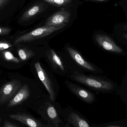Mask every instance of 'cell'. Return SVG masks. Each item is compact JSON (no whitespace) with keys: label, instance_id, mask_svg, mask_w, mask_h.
<instances>
[{"label":"cell","instance_id":"28","mask_svg":"<svg viewBox=\"0 0 127 127\" xmlns=\"http://www.w3.org/2000/svg\"><path fill=\"white\" fill-rule=\"evenodd\" d=\"M0 123H1V121H0Z\"/></svg>","mask_w":127,"mask_h":127},{"label":"cell","instance_id":"21","mask_svg":"<svg viewBox=\"0 0 127 127\" xmlns=\"http://www.w3.org/2000/svg\"><path fill=\"white\" fill-rule=\"evenodd\" d=\"M119 87H127V66L124 75L123 77L121 85Z\"/></svg>","mask_w":127,"mask_h":127},{"label":"cell","instance_id":"11","mask_svg":"<svg viewBox=\"0 0 127 127\" xmlns=\"http://www.w3.org/2000/svg\"><path fill=\"white\" fill-rule=\"evenodd\" d=\"M16 0H0V16H8L15 11Z\"/></svg>","mask_w":127,"mask_h":127},{"label":"cell","instance_id":"20","mask_svg":"<svg viewBox=\"0 0 127 127\" xmlns=\"http://www.w3.org/2000/svg\"><path fill=\"white\" fill-rule=\"evenodd\" d=\"M118 93L125 98H127V87H119L117 90Z\"/></svg>","mask_w":127,"mask_h":127},{"label":"cell","instance_id":"4","mask_svg":"<svg viewBox=\"0 0 127 127\" xmlns=\"http://www.w3.org/2000/svg\"><path fill=\"white\" fill-rule=\"evenodd\" d=\"M20 81L14 80L3 86L0 90V106L7 103L21 89Z\"/></svg>","mask_w":127,"mask_h":127},{"label":"cell","instance_id":"24","mask_svg":"<svg viewBox=\"0 0 127 127\" xmlns=\"http://www.w3.org/2000/svg\"><path fill=\"white\" fill-rule=\"evenodd\" d=\"M4 127H18L15 125L10 123L7 121H5L4 124Z\"/></svg>","mask_w":127,"mask_h":127},{"label":"cell","instance_id":"16","mask_svg":"<svg viewBox=\"0 0 127 127\" xmlns=\"http://www.w3.org/2000/svg\"><path fill=\"white\" fill-rule=\"evenodd\" d=\"M18 54L20 59L23 61L27 60L33 56L32 51L26 49H19L18 51Z\"/></svg>","mask_w":127,"mask_h":127},{"label":"cell","instance_id":"3","mask_svg":"<svg viewBox=\"0 0 127 127\" xmlns=\"http://www.w3.org/2000/svg\"><path fill=\"white\" fill-rule=\"evenodd\" d=\"M62 28L58 27L45 26L39 28L28 33L19 36L14 42V44L16 45L21 42L30 41L43 38Z\"/></svg>","mask_w":127,"mask_h":127},{"label":"cell","instance_id":"7","mask_svg":"<svg viewBox=\"0 0 127 127\" xmlns=\"http://www.w3.org/2000/svg\"><path fill=\"white\" fill-rule=\"evenodd\" d=\"M66 49L70 56L80 66L91 71L102 73L101 69H98L91 64L87 62L77 51L70 47H67Z\"/></svg>","mask_w":127,"mask_h":127},{"label":"cell","instance_id":"22","mask_svg":"<svg viewBox=\"0 0 127 127\" xmlns=\"http://www.w3.org/2000/svg\"><path fill=\"white\" fill-rule=\"evenodd\" d=\"M12 46V45L5 42H0V51L9 48Z\"/></svg>","mask_w":127,"mask_h":127},{"label":"cell","instance_id":"9","mask_svg":"<svg viewBox=\"0 0 127 127\" xmlns=\"http://www.w3.org/2000/svg\"><path fill=\"white\" fill-rule=\"evenodd\" d=\"M30 95V92L29 87L27 85L25 84L13 97V98L10 100L9 103L7 104V107H13L20 104L28 98Z\"/></svg>","mask_w":127,"mask_h":127},{"label":"cell","instance_id":"27","mask_svg":"<svg viewBox=\"0 0 127 127\" xmlns=\"http://www.w3.org/2000/svg\"><path fill=\"white\" fill-rule=\"evenodd\" d=\"M113 127V126H109V127Z\"/></svg>","mask_w":127,"mask_h":127},{"label":"cell","instance_id":"19","mask_svg":"<svg viewBox=\"0 0 127 127\" xmlns=\"http://www.w3.org/2000/svg\"><path fill=\"white\" fill-rule=\"evenodd\" d=\"M4 58L6 60L9 62H12L16 63H19V60L16 57H15L12 53L9 51H4L2 53Z\"/></svg>","mask_w":127,"mask_h":127},{"label":"cell","instance_id":"14","mask_svg":"<svg viewBox=\"0 0 127 127\" xmlns=\"http://www.w3.org/2000/svg\"><path fill=\"white\" fill-rule=\"evenodd\" d=\"M113 35L119 44L127 52V32L117 31Z\"/></svg>","mask_w":127,"mask_h":127},{"label":"cell","instance_id":"12","mask_svg":"<svg viewBox=\"0 0 127 127\" xmlns=\"http://www.w3.org/2000/svg\"><path fill=\"white\" fill-rule=\"evenodd\" d=\"M43 6L41 4H36L33 6L25 11L21 17V21H25L31 19L36 14L42 11Z\"/></svg>","mask_w":127,"mask_h":127},{"label":"cell","instance_id":"23","mask_svg":"<svg viewBox=\"0 0 127 127\" xmlns=\"http://www.w3.org/2000/svg\"><path fill=\"white\" fill-rule=\"evenodd\" d=\"M10 31V29L7 28L0 27V35H7Z\"/></svg>","mask_w":127,"mask_h":127},{"label":"cell","instance_id":"25","mask_svg":"<svg viewBox=\"0 0 127 127\" xmlns=\"http://www.w3.org/2000/svg\"><path fill=\"white\" fill-rule=\"evenodd\" d=\"M118 31H122L127 32V24H125L121 26V28Z\"/></svg>","mask_w":127,"mask_h":127},{"label":"cell","instance_id":"26","mask_svg":"<svg viewBox=\"0 0 127 127\" xmlns=\"http://www.w3.org/2000/svg\"><path fill=\"white\" fill-rule=\"evenodd\" d=\"M94 0V1H104L106 0Z\"/></svg>","mask_w":127,"mask_h":127},{"label":"cell","instance_id":"6","mask_svg":"<svg viewBox=\"0 0 127 127\" xmlns=\"http://www.w3.org/2000/svg\"><path fill=\"white\" fill-rule=\"evenodd\" d=\"M34 66L39 79L43 83L49 93L51 101L54 102L56 98V95L51 81L48 77L46 72L41 66V64L39 62L35 63Z\"/></svg>","mask_w":127,"mask_h":127},{"label":"cell","instance_id":"1","mask_svg":"<svg viewBox=\"0 0 127 127\" xmlns=\"http://www.w3.org/2000/svg\"><path fill=\"white\" fill-rule=\"evenodd\" d=\"M72 77L74 80L101 92L111 93L118 89L116 83L106 77L88 76L76 72Z\"/></svg>","mask_w":127,"mask_h":127},{"label":"cell","instance_id":"15","mask_svg":"<svg viewBox=\"0 0 127 127\" xmlns=\"http://www.w3.org/2000/svg\"><path fill=\"white\" fill-rule=\"evenodd\" d=\"M47 113L50 118L55 124H58L60 122L57 112L53 106L48 107L47 109Z\"/></svg>","mask_w":127,"mask_h":127},{"label":"cell","instance_id":"8","mask_svg":"<svg viewBox=\"0 0 127 127\" xmlns=\"http://www.w3.org/2000/svg\"><path fill=\"white\" fill-rule=\"evenodd\" d=\"M68 86L71 91L84 101L89 103L94 101L95 96L90 92L73 83H69Z\"/></svg>","mask_w":127,"mask_h":127},{"label":"cell","instance_id":"5","mask_svg":"<svg viewBox=\"0 0 127 127\" xmlns=\"http://www.w3.org/2000/svg\"><path fill=\"white\" fill-rule=\"evenodd\" d=\"M71 14L69 12L62 10L51 16L47 20L45 26L63 28L70 20Z\"/></svg>","mask_w":127,"mask_h":127},{"label":"cell","instance_id":"18","mask_svg":"<svg viewBox=\"0 0 127 127\" xmlns=\"http://www.w3.org/2000/svg\"><path fill=\"white\" fill-rule=\"evenodd\" d=\"M51 53L52 60L53 62L57 65L58 66L61 70L63 71H64V66L62 63V61L60 60V58L57 56L56 52L53 50H51Z\"/></svg>","mask_w":127,"mask_h":127},{"label":"cell","instance_id":"10","mask_svg":"<svg viewBox=\"0 0 127 127\" xmlns=\"http://www.w3.org/2000/svg\"><path fill=\"white\" fill-rule=\"evenodd\" d=\"M9 117L30 127H42L40 123L37 120L26 114H12L9 115Z\"/></svg>","mask_w":127,"mask_h":127},{"label":"cell","instance_id":"13","mask_svg":"<svg viewBox=\"0 0 127 127\" xmlns=\"http://www.w3.org/2000/svg\"><path fill=\"white\" fill-rule=\"evenodd\" d=\"M68 120V122L74 127H90L86 121L74 113L69 115Z\"/></svg>","mask_w":127,"mask_h":127},{"label":"cell","instance_id":"2","mask_svg":"<svg viewBox=\"0 0 127 127\" xmlns=\"http://www.w3.org/2000/svg\"><path fill=\"white\" fill-rule=\"evenodd\" d=\"M94 38L98 45L106 52L115 56H127V52L119 44L113 35L98 33Z\"/></svg>","mask_w":127,"mask_h":127},{"label":"cell","instance_id":"17","mask_svg":"<svg viewBox=\"0 0 127 127\" xmlns=\"http://www.w3.org/2000/svg\"><path fill=\"white\" fill-rule=\"evenodd\" d=\"M45 2L58 7L65 6L70 3L72 0H43Z\"/></svg>","mask_w":127,"mask_h":127}]
</instances>
